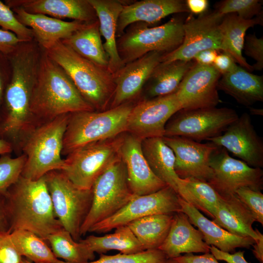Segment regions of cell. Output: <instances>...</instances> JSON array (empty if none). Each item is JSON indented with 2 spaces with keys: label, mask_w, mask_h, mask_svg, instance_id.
I'll use <instances>...</instances> for the list:
<instances>
[{
  "label": "cell",
  "mask_w": 263,
  "mask_h": 263,
  "mask_svg": "<svg viewBox=\"0 0 263 263\" xmlns=\"http://www.w3.org/2000/svg\"><path fill=\"white\" fill-rule=\"evenodd\" d=\"M173 214L150 215L133 221L127 225L145 250L157 249L168 234Z\"/></svg>",
  "instance_id": "obj_33"
},
{
  "label": "cell",
  "mask_w": 263,
  "mask_h": 263,
  "mask_svg": "<svg viewBox=\"0 0 263 263\" xmlns=\"http://www.w3.org/2000/svg\"><path fill=\"white\" fill-rule=\"evenodd\" d=\"M144 155L154 174L177 193L180 178L174 169L175 155L163 137H151L142 140Z\"/></svg>",
  "instance_id": "obj_30"
},
{
  "label": "cell",
  "mask_w": 263,
  "mask_h": 263,
  "mask_svg": "<svg viewBox=\"0 0 263 263\" xmlns=\"http://www.w3.org/2000/svg\"><path fill=\"white\" fill-rule=\"evenodd\" d=\"M186 4L189 13L192 15H202L207 13L208 7L207 0H187Z\"/></svg>",
  "instance_id": "obj_51"
},
{
  "label": "cell",
  "mask_w": 263,
  "mask_h": 263,
  "mask_svg": "<svg viewBox=\"0 0 263 263\" xmlns=\"http://www.w3.org/2000/svg\"><path fill=\"white\" fill-rule=\"evenodd\" d=\"M12 241L22 257L34 263H55L58 260L47 242L35 233L18 229L10 233Z\"/></svg>",
  "instance_id": "obj_37"
},
{
  "label": "cell",
  "mask_w": 263,
  "mask_h": 263,
  "mask_svg": "<svg viewBox=\"0 0 263 263\" xmlns=\"http://www.w3.org/2000/svg\"><path fill=\"white\" fill-rule=\"evenodd\" d=\"M22 259L12 241L10 233L0 230V263H21Z\"/></svg>",
  "instance_id": "obj_44"
},
{
  "label": "cell",
  "mask_w": 263,
  "mask_h": 263,
  "mask_svg": "<svg viewBox=\"0 0 263 263\" xmlns=\"http://www.w3.org/2000/svg\"><path fill=\"white\" fill-rule=\"evenodd\" d=\"M114 232L103 236L91 235L79 241L86 244L94 253L104 254L110 250L120 253L133 254L145 251L127 225L115 228Z\"/></svg>",
  "instance_id": "obj_34"
},
{
  "label": "cell",
  "mask_w": 263,
  "mask_h": 263,
  "mask_svg": "<svg viewBox=\"0 0 263 263\" xmlns=\"http://www.w3.org/2000/svg\"><path fill=\"white\" fill-rule=\"evenodd\" d=\"M207 141L224 148L250 167H263V141L247 113L239 116L221 135Z\"/></svg>",
  "instance_id": "obj_16"
},
{
  "label": "cell",
  "mask_w": 263,
  "mask_h": 263,
  "mask_svg": "<svg viewBox=\"0 0 263 263\" xmlns=\"http://www.w3.org/2000/svg\"><path fill=\"white\" fill-rule=\"evenodd\" d=\"M217 89L245 106L263 101V76L238 65L231 72L221 75Z\"/></svg>",
  "instance_id": "obj_28"
},
{
  "label": "cell",
  "mask_w": 263,
  "mask_h": 263,
  "mask_svg": "<svg viewBox=\"0 0 263 263\" xmlns=\"http://www.w3.org/2000/svg\"><path fill=\"white\" fill-rule=\"evenodd\" d=\"M11 9L20 23L30 27L34 38L41 48L69 38L87 23L76 20L65 21L43 14H30L19 7Z\"/></svg>",
  "instance_id": "obj_25"
},
{
  "label": "cell",
  "mask_w": 263,
  "mask_h": 263,
  "mask_svg": "<svg viewBox=\"0 0 263 263\" xmlns=\"http://www.w3.org/2000/svg\"><path fill=\"white\" fill-rule=\"evenodd\" d=\"M182 109L176 93L136 103L129 115L126 132L141 139L164 136L171 117Z\"/></svg>",
  "instance_id": "obj_15"
},
{
  "label": "cell",
  "mask_w": 263,
  "mask_h": 263,
  "mask_svg": "<svg viewBox=\"0 0 263 263\" xmlns=\"http://www.w3.org/2000/svg\"><path fill=\"white\" fill-rule=\"evenodd\" d=\"M195 63L194 60L160 62L146 83L143 99L165 96L175 93L184 76Z\"/></svg>",
  "instance_id": "obj_31"
},
{
  "label": "cell",
  "mask_w": 263,
  "mask_h": 263,
  "mask_svg": "<svg viewBox=\"0 0 263 263\" xmlns=\"http://www.w3.org/2000/svg\"><path fill=\"white\" fill-rule=\"evenodd\" d=\"M142 141L125 132L120 148V156L126 167L128 185L134 195L150 194L167 186L151 169L142 151Z\"/></svg>",
  "instance_id": "obj_19"
},
{
  "label": "cell",
  "mask_w": 263,
  "mask_h": 263,
  "mask_svg": "<svg viewBox=\"0 0 263 263\" xmlns=\"http://www.w3.org/2000/svg\"><path fill=\"white\" fill-rule=\"evenodd\" d=\"M221 76L213 65L195 62L175 92L182 109L216 107L221 102L217 89Z\"/></svg>",
  "instance_id": "obj_17"
},
{
  "label": "cell",
  "mask_w": 263,
  "mask_h": 263,
  "mask_svg": "<svg viewBox=\"0 0 263 263\" xmlns=\"http://www.w3.org/2000/svg\"><path fill=\"white\" fill-rule=\"evenodd\" d=\"M255 231L258 234V238L252 245L253 247L252 251L259 262L263 263V234L257 228L255 229Z\"/></svg>",
  "instance_id": "obj_53"
},
{
  "label": "cell",
  "mask_w": 263,
  "mask_h": 263,
  "mask_svg": "<svg viewBox=\"0 0 263 263\" xmlns=\"http://www.w3.org/2000/svg\"><path fill=\"white\" fill-rule=\"evenodd\" d=\"M168 259L159 249L145 250L133 254L118 253L114 255L100 254L96 260L84 263H165ZM55 263H70L58 259Z\"/></svg>",
  "instance_id": "obj_38"
},
{
  "label": "cell",
  "mask_w": 263,
  "mask_h": 263,
  "mask_svg": "<svg viewBox=\"0 0 263 263\" xmlns=\"http://www.w3.org/2000/svg\"><path fill=\"white\" fill-rule=\"evenodd\" d=\"M184 22L182 18L174 17L159 26L150 27L144 22L130 25L116 39L124 64L151 52L167 54L175 50L183 40Z\"/></svg>",
  "instance_id": "obj_7"
},
{
  "label": "cell",
  "mask_w": 263,
  "mask_h": 263,
  "mask_svg": "<svg viewBox=\"0 0 263 263\" xmlns=\"http://www.w3.org/2000/svg\"><path fill=\"white\" fill-rule=\"evenodd\" d=\"M101 36L97 20L86 23L69 38L61 41L81 56L108 70V58Z\"/></svg>",
  "instance_id": "obj_32"
},
{
  "label": "cell",
  "mask_w": 263,
  "mask_h": 263,
  "mask_svg": "<svg viewBox=\"0 0 263 263\" xmlns=\"http://www.w3.org/2000/svg\"><path fill=\"white\" fill-rule=\"evenodd\" d=\"M26 161V156L22 154L12 158L10 154L0 157V194L5 195L8 188L20 176Z\"/></svg>",
  "instance_id": "obj_40"
},
{
  "label": "cell",
  "mask_w": 263,
  "mask_h": 263,
  "mask_svg": "<svg viewBox=\"0 0 263 263\" xmlns=\"http://www.w3.org/2000/svg\"><path fill=\"white\" fill-rule=\"evenodd\" d=\"M243 50L246 56L253 58L255 63L253 70L261 71L263 68V38H258L255 34L245 37Z\"/></svg>",
  "instance_id": "obj_43"
},
{
  "label": "cell",
  "mask_w": 263,
  "mask_h": 263,
  "mask_svg": "<svg viewBox=\"0 0 263 263\" xmlns=\"http://www.w3.org/2000/svg\"><path fill=\"white\" fill-rule=\"evenodd\" d=\"M212 221L235 235L251 237L255 241L258 238L252 227L255 218L236 194L227 197L220 196Z\"/></svg>",
  "instance_id": "obj_27"
},
{
  "label": "cell",
  "mask_w": 263,
  "mask_h": 263,
  "mask_svg": "<svg viewBox=\"0 0 263 263\" xmlns=\"http://www.w3.org/2000/svg\"><path fill=\"white\" fill-rule=\"evenodd\" d=\"M94 8L99 24V31L105 42L104 50L108 58V70L114 76L124 66L116 45L117 21L123 6L118 0H88Z\"/></svg>",
  "instance_id": "obj_26"
},
{
  "label": "cell",
  "mask_w": 263,
  "mask_h": 263,
  "mask_svg": "<svg viewBox=\"0 0 263 263\" xmlns=\"http://www.w3.org/2000/svg\"><path fill=\"white\" fill-rule=\"evenodd\" d=\"M262 2L258 0H224L216 5L221 15L235 14L244 19H251L263 15Z\"/></svg>",
  "instance_id": "obj_39"
},
{
  "label": "cell",
  "mask_w": 263,
  "mask_h": 263,
  "mask_svg": "<svg viewBox=\"0 0 263 263\" xmlns=\"http://www.w3.org/2000/svg\"><path fill=\"white\" fill-rule=\"evenodd\" d=\"M239 117L231 108L181 109L168 121L164 136H180L198 142L221 135Z\"/></svg>",
  "instance_id": "obj_11"
},
{
  "label": "cell",
  "mask_w": 263,
  "mask_h": 263,
  "mask_svg": "<svg viewBox=\"0 0 263 263\" xmlns=\"http://www.w3.org/2000/svg\"><path fill=\"white\" fill-rule=\"evenodd\" d=\"M209 250L217 260L224 261L227 263H250L244 259V251L230 253L222 251L212 245L209 246Z\"/></svg>",
  "instance_id": "obj_47"
},
{
  "label": "cell",
  "mask_w": 263,
  "mask_h": 263,
  "mask_svg": "<svg viewBox=\"0 0 263 263\" xmlns=\"http://www.w3.org/2000/svg\"><path fill=\"white\" fill-rule=\"evenodd\" d=\"M5 197L9 233L27 230L46 241L49 235L64 228L55 216L44 176L32 180L20 175Z\"/></svg>",
  "instance_id": "obj_3"
},
{
  "label": "cell",
  "mask_w": 263,
  "mask_h": 263,
  "mask_svg": "<svg viewBox=\"0 0 263 263\" xmlns=\"http://www.w3.org/2000/svg\"><path fill=\"white\" fill-rule=\"evenodd\" d=\"M179 201L181 206L180 211L185 213L191 224L201 231L204 241L208 245H212L222 251L232 253L235 251L236 248L249 249L255 243V240L251 237L235 235L223 228L180 197Z\"/></svg>",
  "instance_id": "obj_24"
},
{
  "label": "cell",
  "mask_w": 263,
  "mask_h": 263,
  "mask_svg": "<svg viewBox=\"0 0 263 263\" xmlns=\"http://www.w3.org/2000/svg\"><path fill=\"white\" fill-rule=\"evenodd\" d=\"M9 229L5 197L0 194V230L9 232Z\"/></svg>",
  "instance_id": "obj_52"
},
{
  "label": "cell",
  "mask_w": 263,
  "mask_h": 263,
  "mask_svg": "<svg viewBox=\"0 0 263 263\" xmlns=\"http://www.w3.org/2000/svg\"><path fill=\"white\" fill-rule=\"evenodd\" d=\"M209 164L213 175L207 183L222 197L234 195L241 188L261 191L263 189V169L232 157L224 148L218 147Z\"/></svg>",
  "instance_id": "obj_13"
},
{
  "label": "cell",
  "mask_w": 263,
  "mask_h": 263,
  "mask_svg": "<svg viewBox=\"0 0 263 263\" xmlns=\"http://www.w3.org/2000/svg\"><path fill=\"white\" fill-rule=\"evenodd\" d=\"M177 194L184 201L212 219L220 196L207 182L180 178Z\"/></svg>",
  "instance_id": "obj_35"
},
{
  "label": "cell",
  "mask_w": 263,
  "mask_h": 263,
  "mask_svg": "<svg viewBox=\"0 0 263 263\" xmlns=\"http://www.w3.org/2000/svg\"><path fill=\"white\" fill-rule=\"evenodd\" d=\"M224 15L216 11L195 18L191 14L184 20V38L175 50L163 56L161 62L192 60L199 52L207 49L222 51L220 24Z\"/></svg>",
  "instance_id": "obj_12"
},
{
  "label": "cell",
  "mask_w": 263,
  "mask_h": 263,
  "mask_svg": "<svg viewBox=\"0 0 263 263\" xmlns=\"http://www.w3.org/2000/svg\"><path fill=\"white\" fill-rule=\"evenodd\" d=\"M21 263H34L29 261L27 259H25V258H23Z\"/></svg>",
  "instance_id": "obj_56"
},
{
  "label": "cell",
  "mask_w": 263,
  "mask_h": 263,
  "mask_svg": "<svg viewBox=\"0 0 263 263\" xmlns=\"http://www.w3.org/2000/svg\"><path fill=\"white\" fill-rule=\"evenodd\" d=\"M165 263H177L173 259H168Z\"/></svg>",
  "instance_id": "obj_57"
},
{
  "label": "cell",
  "mask_w": 263,
  "mask_h": 263,
  "mask_svg": "<svg viewBox=\"0 0 263 263\" xmlns=\"http://www.w3.org/2000/svg\"><path fill=\"white\" fill-rule=\"evenodd\" d=\"M164 55L151 52L125 64L114 76L115 88L109 108L132 102L139 96Z\"/></svg>",
  "instance_id": "obj_20"
},
{
  "label": "cell",
  "mask_w": 263,
  "mask_h": 263,
  "mask_svg": "<svg viewBox=\"0 0 263 263\" xmlns=\"http://www.w3.org/2000/svg\"><path fill=\"white\" fill-rule=\"evenodd\" d=\"M212 65L222 75L232 71L237 64L228 54L221 51L218 53Z\"/></svg>",
  "instance_id": "obj_48"
},
{
  "label": "cell",
  "mask_w": 263,
  "mask_h": 263,
  "mask_svg": "<svg viewBox=\"0 0 263 263\" xmlns=\"http://www.w3.org/2000/svg\"><path fill=\"white\" fill-rule=\"evenodd\" d=\"M175 155L174 169L181 179L195 178L207 182L212 177L210 159L218 146L180 136L163 137Z\"/></svg>",
  "instance_id": "obj_18"
},
{
  "label": "cell",
  "mask_w": 263,
  "mask_h": 263,
  "mask_svg": "<svg viewBox=\"0 0 263 263\" xmlns=\"http://www.w3.org/2000/svg\"><path fill=\"white\" fill-rule=\"evenodd\" d=\"M93 202L80 229L81 236L117 213L133 197L127 180L125 166L120 157L97 179L93 188Z\"/></svg>",
  "instance_id": "obj_9"
},
{
  "label": "cell",
  "mask_w": 263,
  "mask_h": 263,
  "mask_svg": "<svg viewBox=\"0 0 263 263\" xmlns=\"http://www.w3.org/2000/svg\"><path fill=\"white\" fill-rule=\"evenodd\" d=\"M219 52L214 49L205 50L197 53L193 60L200 65H212Z\"/></svg>",
  "instance_id": "obj_50"
},
{
  "label": "cell",
  "mask_w": 263,
  "mask_h": 263,
  "mask_svg": "<svg viewBox=\"0 0 263 263\" xmlns=\"http://www.w3.org/2000/svg\"><path fill=\"white\" fill-rule=\"evenodd\" d=\"M33 41L20 42L7 55L11 74L4 94L0 139L9 142L15 151L31 123V95L41 53Z\"/></svg>",
  "instance_id": "obj_1"
},
{
  "label": "cell",
  "mask_w": 263,
  "mask_h": 263,
  "mask_svg": "<svg viewBox=\"0 0 263 263\" xmlns=\"http://www.w3.org/2000/svg\"><path fill=\"white\" fill-rule=\"evenodd\" d=\"M172 259L177 263H219L210 252L201 255L187 253Z\"/></svg>",
  "instance_id": "obj_49"
},
{
  "label": "cell",
  "mask_w": 263,
  "mask_h": 263,
  "mask_svg": "<svg viewBox=\"0 0 263 263\" xmlns=\"http://www.w3.org/2000/svg\"><path fill=\"white\" fill-rule=\"evenodd\" d=\"M41 49L31 98V124L65 114L95 111L64 70Z\"/></svg>",
  "instance_id": "obj_2"
},
{
  "label": "cell",
  "mask_w": 263,
  "mask_h": 263,
  "mask_svg": "<svg viewBox=\"0 0 263 263\" xmlns=\"http://www.w3.org/2000/svg\"><path fill=\"white\" fill-rule=\"evenodd\" d=\"M250 112L251 114L257 115H263V111L262 109L253 108L250 109Z\"/></svg>",
  "instance_id": "obj_55"
},
{
  "label": "cell",
  "mask_w": 263,
  "mask_h": 263,
  "mask_svg": "<svg viewBox=\"0 0 263 263\" xmlns=\"http://www.w3.org/2000/svg\"><path fill=\"white\" fill-rule=\"evenodd\" d=\"M179 198L175 191L168 186L150 194L134 195L117 213L94 225L89 232L105 233L146 216L174 214L181 211Z\"/></svg>",
  "instance_id": "obj_14"
},
{
  "label": "cell",
  "mask_w": 263,
  "mask_h": 263,
  "mask_svg": "<svg viewBox=\"0 0 263 263\" xmlns=\"http://www.w3.org/2000/svg\"><path fill=\"white\" fill-rule=\"evenodd\" d=\"M54 213L75 241L81 239V227L91 209L93 190L76 187L60 170L44 176Z\"/></svg>",
  "instance_id": "obj_8"
},
{
  "label": "cell",
  "mask_w": 263,
  "mask_h": 263,
  "mask_svg": "<svg viewBox=\"0 0 263 263\" xmlns=\"http://www.w3.org/2000/svg\"><path fill=\"white\" fill-rule=\"evenodd\" d=\"M132 102L107 110L70 113L65 132L61 155L91 143L115 138L126 132Z\"/></svg>",
  "instance_id": "obj_6"
},
{
  "label": "cell",
  "mask_w": 263,
  "mask_h": 263,
  "mask_svg": "<svg viewBox=\"0 0 263 263\" xmlns=\"http://www.w3.org/2000/svg\"><path fill=\"white\" fill-rule=\"evenodd\" d=\"M182 13H189L186 0H142L126 3L118 18L116 38L133 23L144 22L150 25L170 15Z\"/></svg>",
  "instance_id": "obj_21"
},
{
  "label": "cell",
  "mask_w": 263,
  "mask_h": 263,
  "mask_svg": "<svg viewBox=\"0 0 263 263\" xmlns=\"http://www.w3.org/2000/svg\"><path fill=\"white\" fill-rule=\"evenodd\" d=\"M123 133L73 150L64 159V167L61 171L78 188L92 189L97 179L120 157Z\"/></svg>",
  "instance_id": "obj_10"
},
{
  "label": "cell",
  "mask_w": 263,
  "mask_h": 263,
  "mask_svg": "<svg viewBox=\"0 0 263 263\" xmlns=\"http://www.w3.org/2000/svg\"><path fill=\"white\" fill-rule=\"evenodd\" d=\"M22 41L12 32L0 29V52L8 55Z\"/></svg>",
  "instance_id": "obj_46"
},
{
  "label": "cell",
  "mask_w": 263,
  "mask_h": 263,
  "mask_svg": "<svg viewBox=\"0 0 263 263\" xmlns=\"http://www.w3.org/2000/svg\"><path fill=\"white\" fill-rule=\"evenodd\" d=\"M42 48L64 70L95 111L109 109L115 88L112 74L81 56L61 40Z\"/></svg>",
  "instance_id": "obj_5"
},
{
  "label": "cell",
  "mask_w": 263,
  "mask_h": 263,
  "mask_svg": "<svg viewBox=\"0 0 263 263\" xmlns=\"http://www.w3.org/2000/svg\"><path fill=\"white\" fill-rule=\"evenodd\" d=\"M10 9L19 7L30 14L48 15L60 19L68 18L84 22L97 20L88 0H6Z\"/></svg>",
  "instance_id": "obj_22"
},
{
  "label": "cell",
  "mask_w": 263,
  "mask_h": 263,
  "mask_svg": "<svg viewBox=\"0 0 263 263\" xmlns=\"http://www.w3.org/2000/svg\"><path fill=\"white\" fill-rule=\"evenodd\" d=\"M56 258L70 263H84L95 259V253L85 244L74 240L64 228L49 235L46 239Z\"/></svg>",
  "instance_id": "obj_36"
},
{
  "label": "cell",
  "mask_w": 263,
  "mask_h": 263,
  "mask_svg": "<svg viewBox=\"0 0 263 263\" xmlns=\"http://www.w3.org/2000/svg\"><path fill=\"white\" fill-rule=\"evenodd\" d=\"M11 74V68L8 58L0 52V125L3 111L5 92Z\"/></svg>",
  "instance_id": "obj_45"
},
{
  "label": "cell",
  "mask_w": 263,
  "mask_h": 263,
  "mask_svg": "<svg viewBox=\"0 0 263 263\" xmlns=\"http://www.w3.org/2000/svg\"><path fill=\"white\" fill-rule=\"evenodd\" d=\"M70 114L33 123L24 132L15 151L26 156L21 176L37 180L51 171L63 169L61 155Z\"/></svg>",
  "instance_id": "obj_4"
},
{
  "label": "cell",
  "mask_w": 263,
  "mask_h": 263,
  "mask_svg": "<svg viewBox=\"0 0 263 263\" xmlns=\"http://www.w3.org/2000/svg\"><path fill=\"white\" fill-rule=\"evenodd\" d=\"M239 199L247 207L256 222L263 225V194L248 188H241L235 193Z\"/></svg>",
  "instance_id": "obj_42"
},
{
  "label": "cell",
  "mask_w": 263,
  "mask_h": 263,
  "mask_svg": "<svg viewBox=\"0 0 263 263\" xmlns=\"http://www.w3.org/2000/svg\"><path fill=\"white\" fill-rule=\"evenodd\" d=\"M263 15L244 19L235 14L224 15L220 24L222 36V51L228 54L236 63L249 72L252 66L246 61L242 52L246 31L256 25H263Z\"/></svg>",
  "instance_id": "obj_29"
},
{
  "label": "cell",
  "mask_w": 263,
  "mask_h": 263,
  "mask_svg": "<svg viewBox=\"0 0 263 263\" xmlns=\"http://www.w3.org/2000/svg\"><path fill=\"white\" fill-rule=\"evenodd\" d=\"M209 245L204 240L203 235L190 223L188 216L179 211L173 214L168 234L159 247L168 259H174L182 253L210 252Z\"/></svg>",
  "instance_id": "obj_23"
},
{
  "label": "cell",
  "mask_w": 263,
  "mask_h": 263,
  "mask_svg": "<svg viewBox=\"0 0 263 263\" xmlns=\"http://www.w3.org/2000/svg\"><path fill=\"white\" fill-rule=\"evenodd\" d=\"M12 151V145L9 142L0 139V155L10 154Z\"/></svg>",
  "instance_id": "obj_54"
},
{
  "label": "cell",
  "mask_w": 263,
  "mask_h": 263,
  "mask_svg": "<svg viewBox=\"0 0 263 263\" xmlns=\"http://www.w3.org/2000/svg\"><path fill=\"white\" fill-rule=\"evenodd\" d=\"M0 26L2 29L9 31L16 35L22 42L33 40L34 36L32 30L20 23L12 10L0 1Z\"/></svg>",
  "instance_id": "obj_41"
}]
</instances>
